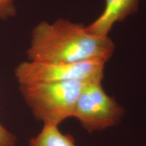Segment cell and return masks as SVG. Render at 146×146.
Returning a JSON list of instances; mask_svg holds the SVG:
<instances>
[{
  "label": "cell",
  "instance_id": "6da1fadb",
  "mask_svg": "<svg viewBox=\"0 0 146 146\" xmlns=\"http://www.w3.org/2000/svg\"><path fill=\"white\" fill-rule=\"evenodd\" d=\"M114 45L109 36L87 32L81 24L60 18L42 21L33 29L28 60L45 63H74L92 60L108 61Z\"/></svg>",
  "mask_w": 146,
  "mask_h": 146
},
{
  "label": "cell",
  "instance_id": "7a4b0ae2",
  "mask_svg": "<svg viewBox=\"0 0 146 146\" xmlns=\"http://www.w3.org/2000/svg\"><path fill=\"white\" fill-rule=\"evenodd\" d=\"M87 82L64 81L20 85L26 104L36 120L59 126L72 118L76 102Z\"/></svg>",
  "mask_w": 146,
  "mask_h": 146
},
{
  "label": "cell",
  "instance_id": "3957f363",
  "mask_svg": "<svg viewBox=\"0 0 146 146\" xmlns=\"http://www.w3.org/2000/svg\"><path fill=\"white\" fill-rule=\"evenodd\" d=\"M107 61L92 60L74 63L25 61L15 70L20 85L64 81H102Z\"/></svg>",
  "mask_w": 146,
  "mask_h": 146
},
{
  "label": "cell",
  "instance_id": "277c9868",
  "mask_svg": "<svg viewBox=\"0 0 146 146\" xmlns=\"http://www.w3.org/2000/svg\"><path fill=\"white\" fill-rule=\"evenodd\" d=\"M124 110L104 89L102 81L87 82L76 102L72 118H76L89 133L118 125Z\"/></svg>",
  "mask_w": 146,
  "mask_h": 146
},
{
  "label": "cell",
  "instance_id": "5b68a950",
  "mask_svg": "<svg viewBox=\"0 0 146 146\" xmlns=\"http://www.w3.org/2000/svg\"><path fill=\"white\" fill-rule=\"evenodd\" d=\"M139 0H106L104 10L96 21L85 27L87 31L100 36H108L113 26L137 11Z\"/></svg>",
  "mask_w": 146,
  "mask_h": 146
},
{
  "label": "cell",
  "instance_id": "8992f818",
  "mask_svg": "<svg viewBox=\"0 0 146 146\" xmlns=\"http://www.w3.org/2000/svg\"><path fill=\"white\" fill-rule=\"evenodd\" d=\"M40 132L29 141V146H76L71 135L60 131L59 126L43 124Z\"/></svg>",
  "mask_w": 146,
  "mask_h": 146
},
{
  "label": "cell",
  "instance_id": "52a82bcc",
  "mask_svg": "<svg viewBox=\"0 0 146 146\" xmlns=\"http://www.w3.org/2000/svg\"><path fill=\"white\" fill-rule=\"evenodd\" d=\"M15 0H0V19L5 20L16 15Z\"/></svg>",
  "mask_w": 146,
  "mask_h": 146
},
{
  "label": "cell",
  "instance_id": "ba28073f",
  "mask_svg": "<svg viewBox=\"0 0 146 146\" xmlns=\"http://www.w3.org/2000/svg\"><path fill=\"white\" fill-rule=\"evenodd\" d=\"M17 139L0 123V146H16Z\"/></svg>",
  "mask_w": 146,
  "mask_h": 146
}]
</instances>
